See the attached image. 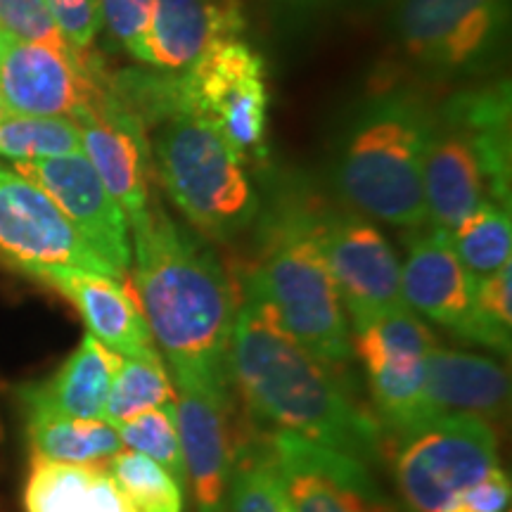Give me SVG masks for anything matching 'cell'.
Segmentation results:
<instances>
[{
    "label": "cell",
    "mask_w": 512,
    "mask_h": 512,
    "mask_svg": "<svg viewBox=\"0 0 512 512\" xmlns=\"http://www.w3.org/2000/svg\"><path fill=\"white\" fill-rule=\"evenodd\" d=\"M133 292L178 389L230 401V339L238 297L214 249L178 226L152 195L131 223Z\"/></svg>",
    "instance_id": "1"
},
{
    "label": "cell",
    "mask_w": 512,
    "mask_h": 512,
    "mask_svg": "<svg viewBox=\"0 0 512 512\" xmlns=\"http://www.w3.org/2000/svg\"><path fill=\"white\" fill-rule=\"evenodd\" d=\"M230 380L256 418L273 432L377 460L382 430L332 375V366L294 339L275 311L242 280L230 339Z\"/></svg>",
    "instance_id": "2"
},
{
    "label": "cell",
    "mask_w": 512,
    "mask_h": 512,
    "mask_svg": "<svg viewBox=\"0 0 512 512\" xmlns=\"http://www.w3.org/2000/svg\"><path fill=\"white\" fill-rule=\"evenodd\" d=\"M432 119L408 95H384L358 114L342 152L335 183L358 214L396 228L427 223L422 159Z\"/></svg>",
    "instance_id": "3"
},
{
    "label": "cell",
    "mask_w": 512,
    "mask_h": 512,
    "mask_svg": "<svg viewBox=\"0 0 512 512\" xmlns=\"http://www.w3.org/2000/svg\"><path fill=\"white\" fill-rule=\"evenodd\" d=\"M285 330L328 366L351 354V323L311 228V214L294 211L268 226L264 249L245 275Z\"/></svg>",
    "instance_id": "4"
},
{
    "label": "cell",
    "mask_w": 512,
    "mask_h": 512,
    "mask_svg": "<svg viewBox=\"0 0 512 512\" xmlns=\"http://www.w3.org/2000/svg\"><path fill=\"white\" fill-rule=\"evenodd\" d=\"M152 169L195 233L226 242L256 219L259 197L238 152L204 121L176 114L150 145Z\"/></svg>",
    "instance_id": "5"
},
{
    "label": "cell",
    "mask_w": 512,
    "mask_h": 512,
    "mask_svg": "<svg viewBox=\"0 0 512 512\" xmlns=\"http://www.w3.org/2000/svg\"><path fill=\"white\" fill-rule=\"evenodd\" d=\"M266 62L240 36L214 41L176 74L178 112L204 121L238 152L242 162L268 155Z\"/></svg>",
    "instance_id": "6"
},
{
    "label": "cell",
    "mask_w": 512,
    "mask_h": 512,
    "mask_svg": "<svg viewBox=\"0 0 512 512\" xmlns=\"http://www.w3.org/2000/svg\"><path fill=\"white\" fill-rule=\"evenodd\" d=\"M496 467L494 427L475 415H437L401 432L394 456L396 486L411 512H444Z\"/></svg>",
    "instance_id": "7"
},
{
    "label": "cell",
    "mask_w": 512,
    "mask_h": 512,
    "mask_svg": "<svg viewBox=\"0 0 512 512\" xmlns=\"http://www.w3.org/2000/svg\"><path fill=\"white\" fill-rule=\"evenodd\" d=\"M434 347L437 339L408 306L351 328V354L366 370L377 411L399 434L434 418L425 392Z\"/></svg>",
    "instance_id": "8"
},
{
    "label": "cell",
    "mask_w": 512,
    "mask_h": 512,
    "mask_svg": "<svg viewBox=\"0 0 512 512\" xmlns=\"http://www.w3.org/2000/svg\"><path fill=\"white\" fill-rule=\"evenodd\" d=\"M0 261L31 278L50 268L117 278L46 192L5 164H0Z\"/></svg>",
    "instance_id": "9"
},
{
    "label": "cell",
    "mask_w": 512,
    "mask_h": 512,
    "mask_svg": "<svg viewBox=\"0 0 512 512\" xmlns=\"http://www.w3.org/2000/svg\"><path fill=\"white\" fill-rule=\"evenodd\" d=\"M311 228L335 278L351 328L406 306L399 259L366 216L358 211L311 214Z\"/></svg>",
    "instance_id": "10"
},
{
    "label": "cell",
    "mask_w": 512,
    "mask_h": 512,
    "mask_svg": "<svg viewBox=\"0 0 512 512\" xmlns=\"http://www.w3.org/2000/svg\"><path fill=\"white\" fill-rule=\"evenodd\" d=\"M505 0H396V36L420 67L463 74L494 53Z\"/></svg>",
    "instance_id": "11"
},
{
    "label": "cell",
    "mask_w": 512,
    "mask_h": 512,
    "mask_svg": "<svg viewBox=\"0 0 512 512\" xmlns=\"http://www.w3.org/2000/svg\"><path fill=\"white\" fill-rule=\"evenodd\" d=\"M72 119L81 133V152L131 226L152 200V155L143 121L128 112L102 81L91 98L76 107Z\"/></svg>",
    "instance_id": "12"
},
{
    "label": "cell",
    "mask_w": 512,
    "mask_h": 512,
    "mask_svg": "<svg viewBox=\"0 0 512 512\" xmlns=\"http://www.w3.org/2000/svg\"><path fill=\"white\" fill-rule=\"evenodd\" d=\"M268 451L292 512H396L358 458L283 432L271 434Z\"/></svg>",
    "instance_id": "13"
},
{
    "label": "cell",
    "mask_w": 512,
    "mask_h": 512,
    "mask_svg": "<svg viewBox=\"0 0 512 512\" xmlns=\"http://www.w3.org/2000/svg\"><path fill=\"white\" fill-rule=\"evenodd\" d=\"M12 169L46 192L112 273L126 278L133 259L131 226L83 152L15 162Z\"/></svg>",
    "instance_id": "14"
},
{
    "label": "cell",
    "mask_w": 512,
    "mask_h": 512,
    "mask_svg": "<svg viewBox=\"0 0 512 512\" xmlns=\"http://www.w3.org/2000/svg\"><path fill=\"white\" fill-rule=\"evenodd\" d=\"M86 55L29 43L0 29V98L19 117H72L98 88Z\"/></svg>",
    "instance_id": "15"
},
{
    "label": "cell",
    "mask_w": 512,
    "mask_h": 512,
    "mask_svg": "<svg viewBox=\"0 0 512 512\" xmlns=\"http://www.w3.org/2000/svg\"><path fill=\"white\" fill-rule=\"evenodd\" d=\"M401 292L408 309L479 344L477 278L460 264L448 235L415 230L401 264Z\"/></svg>",
    "instance_id": "16"
},
{
    "label": "cell",
    "mask_w": 512,
    "mask_h": 512,
    "mask_svg": "<svg viewBox=\"0 0 512 512\" xmlns=\"http://www.w3.org/2000/svg\"><path fill=\"white\" fill-rule=\"evenodd\" d=\"M36 280H43L69 299L91 330L88 335L117 356L133 358L159 351L136 292L124 285V280L79 268H50Z\"/></svg>",
    "instance_id": "17"
},
{
    "label": "cell",
    "mask_w": 512,
    "mask_h": 512,
    "mask_svg": "<svg viewBox=\"0 0 512 512\" xmlns=\"http://www.w3.org/2000/svg\"><path fill=\"white\" fill-rule=\"evenodd\" d=\"M230 401L178 389L176 422L185 477L192 484L197 512H228L233 448L228 432Z\"/></svg>",
    "instance_id": "18"
},
{
    "label": "cell",
    "mask_w": 512,
    "mask_h": 512,
    "mask_svg": "<svg viewBox=\"0 0 512 512\" xmlns=\"http://www.w3.org/2000/svg\"><path fill=\"white\" fill-rule=\"evenodd\" d=\"M233 0H152L140 62L162 74H183L214 41L242 29Z\"/></svg>",
    "instance_id": "19"
},
{
    "label": "cell",
    "mask_w": 512,
    "mask_h": 512,
    "mask_svg": "<svg viewBox=\"0 0 512 512\" xmlns=\"http://www.w3.org/2000/svg\"><path fill=\"white\" fill-rule=\"evenodd\" d=\"M422 190L427 223L444 235L489 200L475 143L456 119L446 117L444 126H432L422 159Z\"/></svg>",
    "instance_id": "20"
},
{
    "label": "cell",
    "mask_w": 512,
    "mask_h": 512,
    "mask_svg": "<svg viewBox=\"0 0 512 512\" xmlns=\"http://www.w3.org/2000/svg\"><path fill=\"white\" fill-rule=\"evenodd\" d=\"M119 363L121 356L86 335L46 382L19 389L24 418L102 420Z\"/></svg>",
    "instance_id": "21"
},
{
    "label": "cell",
    "mask_w": 512,
    "mask_h": 512,
    "mask_svg": "<svg viewBox=\"0 0 512 512\" xmlns=\"http://www.w3.org/2000/svg\"><path fill=\"white\" fill-rule=\"evenodd\" d=\"M427 403L437 415L498 420L510 401V375L494 358L434 347L427 358Z\"/></svg>",
    "instance_id": "22"
},
{
    "label": "cell",
    "mask_w": 512,
    "mask_h": 512,
    "mask_svg": "<svg viewBox=\"0 0 512 512\" xmlns=\"http://www.w3.org/2000/svg\"><path fill=\"white\" fill-rule=\"evenodd\" d=\"M27 437L36 456L76 465H100L124 448L105 420L27 418Z\"/></svg>",
    "instance_id": "23"
},
{
    "label": "cell",
    "mask_w": 512,
    "mask_h": 512,
    "mask_svg": "<svg viewBox=\"0 0 512 512\" xmlns=\"http://www.w3.org/2000/svg\"><path fill=\"white\" fill-rule=\"evenodd\" d=\"M169 403H176V392L159 351L147 356L121 358L102 420L107 425L119 427L121 422H128L152 408L169 406Z\"/></svg>",
    "instance_id": "24"
},
{
    "label": "cell",
    "mask_w": 512,
    "mask_h": 512,
    "mask_svg": "<svg viewBox=\"0 0 512 512\" xmlns=\"http://www.w3.org/2000/svg\"><path fill=\"white\" fill-rule=\"evenodd\" d=\"M451 247L467 271L475 278L498 271L510 264L512 256V221L510 207L494 200H484L475 214H470L448 235Z\"/></svg>",
    "instance_id": "25"
},
{
    "label": "cell",
    "mask_w": 512,
    "mask_h": 512,
    "mask_svg": "<svg viewBox=\"0 0 512 512\" xmlns=\"http://www.w3.org/2000/svg\"><path fill=\"white\" fill-rule=\"evenodd\" d=\"M81 152V133L72 117H19L0 121V157L15 162Z\"/></svg>",
    "instance_id": "26"
},
{
    "label": "cell",
    "mask_w": 512,
    "mask_h": 512,
    "mask_svg": "<svg viewBox=\"0 0 512 512\" xmlns=\"http://www.w3.org/2000/svg\"><path fill=\"white\" fill-rule=\"evenodd\" d=\"M100 465L36 456L24 484V512H81Z\"/></svg>",
    "instance_id": "27"
},
{
    "label": "cell",
    "mask_w": 512,
    "mask_h": 512,
    "mask_svg": "<svg viewBox=\"0 0 512 512\" xmlns=\"http://www.w3.org/2000/svg\"><path fill=\"white\" fill-rule=\"evenodd\" d=\"M107 463V472L138 512H183L185 486L155 460L121 448Z\"/></svg>",
    "instance_id": "28"
},
{
    "label": "cell",
    "mask_w": 512,
    "mask_h": 512,
    "mask_svg": "<svg viewBox=\"0 0 512 512\" xmlns=\"http://www.w3.org/2000/svg\"><path fill=\"white\" fill-rule=\"evenodd\" d=\"M114 430H117L121 444L128 451L143 453V456L155 460L181 486L188 482V477H185L181 437H178L176 403L140 413L128 422H121Z\"/></svg>",
    "instance_id": "29"
},
{
    "label": "cell",
    "mask_w": 512,
    "mask_h": 512,
    "mask_svg": "<svg viewBox=\"0 0 512 512\" xmlns=\"http://www.w3.org/2000/svg\"><path fill=\"white\" fill-rule=\"evenodd\" d=\"M228 512H292L271 451L259 446L242 448L230 479Z\"/></svg>",
    "instance_id": "30"
},
{
    "label": "cell",
    "mask_w": 512,
    "mask_h": 512,
    "mask_svg": "<svg viewBox=\"0 0 512 512\" xmlns=\"http://www.w3.org/2000/svg\"><path fill=\"white\" fill-rule=\"evenodd\" d=\"M512 264L477 278V318H479V344L494 349L498 354H510L512 330Z\"/></svg>",
    "instance_id": "31"
},
{
    "label": "cell",
    "mask_w": 512,
    "mask_h": 512,
    "mask_svg": "<svg viewBox=\"0 0 512 512\" xmlns=\"http://www.w3.org/2000/svg\"><path fill=\"white\" fill-rule=\"evenodd\" d=\"M0 29L29 43L69 50L43 0H0Z\"/></svg>",
    "instance_id": "32"
},
{
    "label": "cell",
    "mask_w": 512,
    "mask_h": 512,
    "mask_svg": "<svg viewBox=\"0 0 512 512\" xmlns=\"http://www.w3.org/2000/svg\"><path fill=\"white\" fill-rule=\"evenodd\" d=\"M67 46L76 55H86L98 41L102 12L98 0H43Z\"/></svg>",
    "instance_id": "33"
},
{
    "label": "cell",
    "mask_w": 512,
    "mask_h": 512,
    "mask_svg": "<svg viewBox=\"0 0 512 512\" xmlns=\"http://www.w3.org/2000/svg\"><path fill=\"white\" fill-rule=\"evenodd\" d=\"M98 3L102 12V27H107L114 41L140 62L152 0H98Z\"/></svg>",
    "instance_id": "34"
},
{
    "label": "cell",
    "mask_w": 512,
    "mask_h": 512,
    "mask_svg": "<svg viewBox=\"0 0 512 512\" xmlns=\"http://www.w3.org/2000/svg\"><path fill=\"white\" fill-rule=\"evenodd\" d=\"M512 498L510 477L501 467L491 470L484 479L465 489L444 512H508Z\"/></svg>",
    "instance_id": "35"
},
{
    "label": "cell",
    "mask_w": 512,
    "mask_h": 512,
    "mask_svg": "<svg viewBox=\"0 0 512 512\" xmlns=\"http://www.w3.org/2000/svg\"><path fill=\"white\" fill-rule=\"evenodd\" d=\"M81 512H138L133 508V503L128 501L124 491L119 489L110 472L105 467H100L95 472V479L88 491L86 503H83Z\"/></svg>",
    "instance_id": "36"
},
{
    "label": "cell",
    "mask_w": 512,
    "mask_h": 512,
    "mask_svg": "<svg viewBox=\"0 0 512 512\" xmlns=\"http://www.w3.org/2000/svg\"><path fill=\"white\" fill-rule=\"evenodd\" d=\"M287 3H294V5H311V3H316V0H287Z\"/></svg>",
    "instance_id": "37"
},
{
    "label": "cell",
    "mask_w": 512,
    "mask_h": 512,
    "mask_svg": "<svg viewBox=\"0 0 512 512\" xmlns=\"http://www.w3.org/2000/svg\"><path fill=\"white\" fill-rule=\"evenodd\" d=\"M5 117H8V110H5V105H3V98H0V121H3Z\"/></svg>",
    "instance_id": "38"
}]
</instances>
